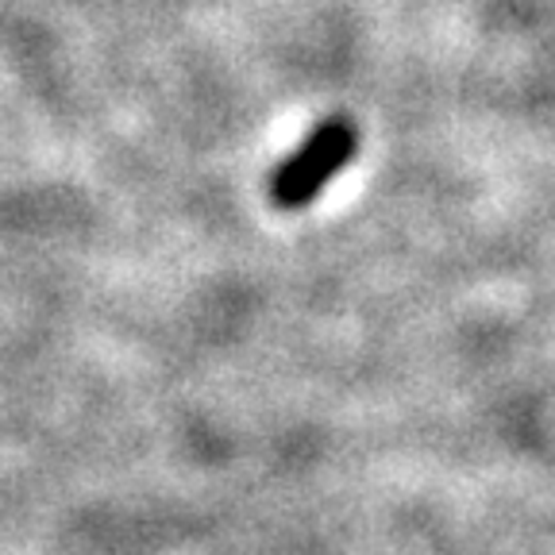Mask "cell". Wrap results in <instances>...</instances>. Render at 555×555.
<instances>
[{
    "mask_svg": "<svg viewBox=\"0 0 555 555\" xmlns=\"http://www.w3.org/2000/svg\"><path fill=\"white\" fill-rule=\"evenodd\" d=\"M359 151V131L351 116H328L294 147V155L270 173V201L286 212L312 205L324 185L344 170Z\"/></svg>",
    "mask_w": 555,
    "mask_h": 555,
    "instance_id": "obj_1",
    "label": "cell"
}]
</instances>
